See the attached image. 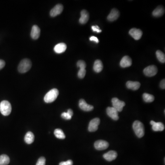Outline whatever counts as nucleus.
<instances>
[{"label": "nucleus", "mask_w": 165, "mask_h": 165, "mask_svg": "<svg viewBox=\"0 0 165 165\" xmlns=\"http://www.w3.org/2000/svg\"><path fill=\"white\" fill-rule=\"evenodd\" d=\"M134 132L139 138L143 137L145 135V128L144 125L139 121H135L133 125Z\"/></svg>", "instance_id": "1"}, {"label": "nucleus", "mask_w": 165, "mask_h": 165, "mask_svg": "<svg viewBox=\"0 0 165 165\" xmlns=\"http://www.w3.org/2000/svg\"><path fill=\"white\" fill-rule=\"evenodd\" d=\"M31 61L29 59H24L18 65V71L20 73H25L31 69Z\"/></svg>", "instance_id": "2"}, {"label": "nucleus", "mask_w": 165, "mask_h": 165, "mask_svg": "<svg viewBox=\"0 0 165 165\" xmlns=\"http://www.w3.org/2000/svg\"><path fill=\"white\" fill-rule=\"evenodd\" d=\"M59 95V91L57 88H53L49 91L44 97V101L49 103L53 102L57 99Z\"/></svg>", "instance_id": "3"}, {"label": "nucleus", "mask_w": 165, "mask_h": 165, "mask_svg": "<svg viewBox=\"0 0 165 165\" xmlns=\"http://www.w3.org/2000/svg\"><path fill=\"white\" fill-rule=\"evenodd\" d=\"M12 111L11 104L7 100H3L0 103V112L1 114L5 116H8Z\"/></svg>", "instance_id": "4"}, {"label": "nucleus", "mask_w": 165, "mask_h": 165, "mask_svg": "<svg viewBox=\"0 0 165 165\" xmlns=\"http://www.w3.org/2000/svg\"><path fill=\"white\" fill-rule=\"evenodd\" d=\"M158 69L154 65H151L145 67L144 70L145 75L148 77H152L156 75L157 73Z\"/></svg>", "instance_id": "5"}, {"label": "nucleus", "mask_w": 165, "mask_h": 165, "mask_svg": "<svg viewBox=\"0 0 165 165\" xmlns=\"http://www.w3.org/2000/svg\"><path fill=\"white\" fill-rule=\"evenodd\" d=\"M112 102L113 107L116 109L118 112H121L123 110V108L125 105V103L124 101L119 100L117 98H112Z\"/></svg>", "instance_id": "6"}, {"label": "nucleus", "mask_w": 165, "mask_h": 165, "mask_svg": "<svg viewBox=\"0 0 165 165\" xmlns=\"http://www.w3.org/2000/svg\"><path fill=\"white\" fill-rule=\"evenodd\" d=\"M100 124V120L98 118H95L91 120L88 125V130L91 132L96 131L98 129V126Z\"/></svg>", "instance_id": "7"}, {"label": "nucleus", "mask_w": 165, "mask_h": 165, "mask_svg": "<svg viewBox=\"0 0 165 165\" xmlns=\"http://www.w3.org/2000/svg\"><path fill=\"white\" fill-rule=\"evenodd\" d=\"M107 113L108 116L114 120L117 121L119 119L118 112L113 107H108L107 108Z\"/></svg>", "instance_id": "8"}, {"label": "nucleus", "mask_w": 165, "mask_h": 165, "mask_svg": "<svg viewBox=\"0 0 165 165\" xmlns=\"http://www.w3.org/2000/svg\"><path fill=\"white\" fill-rule=\"evenodd\" d=\"M94 146L97 150H104L109 147V143L106 141L99 140L95 142Z\"/></svg>", "instance_id": "9"}, {"label": "nucleus", "mask_w": 165, "mask_h": 165, "mask_svg": "<svg viewBox=\"0 0 165 165\" xmlns=\"http://www.w3.org/2000/svg\"><path fill=\"white\" fill-rule=\"evenodd\" d=\"M63 6L62 5L60 4L57 5L51 10L50 13V16L52 17H55V16L61 14L63 11Z\"/></svg>", "instance_id": "10"}, {"label": "nucleus", "mask_w": 165, "mask_h": 165, "mask_svg": "<svg viewBox=\"0 0 165 165\" xmlns=\"http://www.w3.org/2000/svg\"><path fill=\"white\" fill-rule=\"evenodd\" d=\"M79 107L81 110L85 112H90L92 111L94 109L93 106L88 104L84 99H81L79 101Z\"/></svg>", "instance_id": "11"}, {"label": "nucleus", "mask_w": 165, "mask_h": 165, "mask_svg": "<svg viewBox=\"0 0 165 165\" xmlns=\"http://www.w3.org/2000/svg\"><path fill=\"white\" fill-rule=\"evenodd\" d=\"M129 34L135 40H139L142 36L143 32L140 29L133 28L130 29Z\"/></svg>", "instance_id": "12"}, {"label": "nucleus", "mask_w": 165, "mask_h": 165, "mask_svg": "<svg viewBox=\"0 0 165 165\" xmlns=\"http://www.w3.org/2000/svg\"><path fill=\"white\" fill-rule=\"evenodd\" d=\"M120 15L119 12L118 10L113 8L111 10L110 14L107 17V19L109 21L112 22L116 20L119 18Z\"/></svg>", "instance_id": "13"}, {"label": "nucleus", "mask_w": 165, "mask_h": 165, "mask_svg": "<svg viewBox=\"0 0 165 165\" xmlns=\"http://www.w3.org/2000/svg\"><path fill=\"white\" fill-rule=\"evenodd\" d=\"M132 59L129 56H128V55L123 57L120 63L121 67L123 68L129 67L132 65Z\"/></svg>", "instance_id": "14"}, {"label": "nucleus", "mask_w": 165, "mask_h": 165, "mask_svg": "<svg viewBox=\"0 0 165 165\" xmlns=\"http://www.w3.org/2000/svg\"><path fill=\"white\" fill-rule=\"evenodd\" d=\"M117 153L114 150H111L104 154L103 157L105 160L108 161H111L116 159L117 157Z\"/></svg>", "instance_id": "15"}, {"label": "nucleus", "mask_w": 165, "mask_h": 165, "mask_svg": "<svg viewBox=\"0 0 165 165\" xmlns=\"http://www.w3.org/2000/svg\"><path fill=\"white\" fill-rule=\"evenodd\" d=\"M150 124L152 126V128L154 131H162L165 129L164 125L161 122L156 123L154 121H151Z\"/></svg>", "instance_id": "16"}, {"label": "nucleus", "mask_w": 165, "mask_h": 165, "mask_svg": "<svg viewBox=\"0 0 165 165\" xmlns=\"http://www.w3.org/2000/svg\"><path fill=\"white\" fill-rule=\"evenodd\" d=\"M90 15L88 12L85 10H83L81 12V17L79 18V22L81 24H85L88 21Z\"/></svg>", "instance_id": "17"}, {"label": "nucleus", "mask_w": 165, "mask_h": 165, "mask_svg": "<svg viewBox=\"0 0 165 165\" xmlns=\"http://www.w3.org/2000/svg\"><path fill=\"white\" fill-rule=\"evenodd\" d=\"M41 30L37 25L33 26L31 32V37L34 39H37L39 38Z\"/></svg>", "instance_id": "18"}, {"label": "nucleus", "mask_w": 165, "mask_h": 165, "mask_svg": "<svg viewBox=\"0 0 165 165\" xmlns=\"http://www.w3.org/2000/svg\"><path fill=\"white\" fill-rule=\"evenodd\" d=\"M126 86L129 89L136 91L140 88V82H136V81H128L126 83Z\"/></svg>", "instance_id": "19"}, {"label": "nucleus", "mask_w": 165, "mask_h": 165, "mask_svg": "<svg viewBox=\"0 0 165 165\" xmlns=\"http://www.w3.org/2000/svg\"><path fill=\"white\" fill-rule=\"evenodd\" d=\"M67 49V45L64 43H60L55 45L54 50L57 53L60 54L64 52Z\"/></svg>", "instance_id": "20"}, {"label": "nucleus", "mask_w": 165, "mask_h": 165, "mask_svg": "<svg viewBox=\"0 0 165 165\" xmlns=\"http://www.w3.org/2000/svg\"><path fill=\"white\" fill-rule=\"evenodd\" d=\"M165 13V9L163 6H159L154 10L153 15L156 17H160L162 16Z\"/></svg>", "instance_id": "21"}, {"label": "nucleus", "mask_w": 165, "mask_h": 165, "mask_svg": "<svg viewBox=\"0 0 165 165\" xmlns=\"http://www.w3.org/2000/svg\"><path fill=\"white\" fill-rule=\"evenodd\" d=\"M103 68V65L102 62L100 60H96L95 61L93 66V69L96 72H100Z\"/></svg>", "instance_id": "22"}, {"label": "nucleus", "mask_w": 165, "mask_h": 165, "mask_svg": "<svg viewBox=\"0 0 165 165\" xmlns=\"http://www.w3.org/2000/svg\"><path fill=\"white\" fill-rule=\"evenodd\" d=\"M34 136L31 132H28L25 137V141L28 144H31L34 141Z\"/></svg>", "instance_id": "23"}, {"label": "nucleus", "mask_w": 165, "mask_h": 165, "mask_svg": "<svg viewBox=\"0 0 165 165\" xmlns=\"http://www.w3.org/2000/svg\"><path fill=\"white\" fill-rule=\"evenodd\" d=\"M10 158L6 154L0 156V165H7L9 163Z\"/></svg>", "instance_id": "24"}, {"label": "nucleus", "mask_w": 165, "mask_h": 165, "mask_svg": "<svg viewBox=\"0 0 165 165\" xmlns=\"http://www.w3.org/2000/svg\"><path fill=\"white\" fill-rule=\"evenodd\" d=\"M143 98L144 101L147 103L153 102L154 100V96L153 95L148 93H144L143 95Z\"/></svg>", "instance_id": "25"}, {"label": "nucleus", "mask_w": 165, "mask_h": 165, "mask_svg": "<svg viewBox=\"0 0 165 165\" xmlns=\"http://www.w3.org/2000/svg\"><path fill=\"white\" fill-rule=\"evenodd\" d=\"M54 134L57 138L59 139H64L66 137L63 131L61 129H56L54 131Z\"/></svg>", "instance_id": "26"}, {"label": "nucleus", "mask_w": 165, "mask_h": 165, "mask_svg": "<svg viewBox=\"0 0 165 165\" xmlns=\"http://www.w3.org/2000/svg\"><path fill=\"white\" fill-rule=\"evenodd\" d=\"M156 55L158 60H159L161 63H165V55L162 51L160 50L157 51L156 52Z\"/></svg>", "instance_id": "27"}, {"label": "nucleus", "mask_w": 165, "mask_h": 165, "mask_svg": "<svg viewBox=\"0 0 165 165\" xmlns=\"http://www.w3.org/2000/svg\"><path fill=\"white\" fill-rule=\"evenodd\" d=\"M86 71L85 69H80L78 72V77L80 79H83L85 77L86 74Z\"/></svg>", "instance_id": "28"}, {"label": "nucleus", "mask_w": 165, "mask_h": 165, "mask_svg": "<svg viewBox=\"0 0 165 165\" xmlns=\"http://www.w3.org/2000/svg\"><path fill=\"white\" fill-rule=\"evenodd\" d=\"M77 67H79L80 69H85L86 67V64L84 61L83 60H79L77 62Z\"/></svg>", "instance_id": "29"}, {"label": "nucleus", "mask_w": 165, "mask_h": 165, "mask_svg": "<svg viewBox=\"0 0 165 165\" xmlns=\"http://www.w3.org/2000/svg\"><path fill=\"white\" fill-rule=\"evenodd\" d=\"M46 165V159L44 157H41L38 160L36 165Z\"/></svg>", "instance_id": "30"}, {"label": "nucleus", "mask_w": 165, "mask_h": 165, "mask_svg": "<svg viewBox=\"0 0 165 165\" xmlns=\"http://www.w3.org/2000/svg\"><path fill=\"white\" fill-rule=\"evenodd\" d=\"M61 117L62 118L66 120H70L72 117L67 112H64L61 114Z\"/></svg>", "instance_id": "31"}, {"label": "nucleus", "mask_w": 165, "mask_h": 165, "mask_svg": "<svg viewBox=\"0 0 165 165\" xmlns=\"http://www.w3.org/2000/svg\"><path fill=\"white\" fill-rule=\"evenodd\" d=\"M73 162L71 160H68L66 161H62L59 163V165H72Z\"/></svg>", "instance_id": "32"}, {"label": "nucleus", "mask_w": 165, "mask_h": 165, "mask_svg": "<svg viewBox=\"0 0 165 165\" xmlns=\"http://www.w3.org/2000/svg\"><path fill=\"white\" fill-rule=\"evenodd\" d=\"M91 28L94 32H96L97 33H99L101 32V30L100 29V28L98 26H92Z\"/></svg>", "instance_id": "33"}, {"label": "nucleus", "mask_w": 165, "mask_h": 165, "mask_svg": "<svg viewBox=\"0 0 165 165\" xmlns=\"http://www.w3.org/2000/svg\"><path fill=\"white\" fill-rule=\"evenodd\" d=\"M90 40L91 41H93L95 42L98 43H99V40L95 36H91L90 38Z\"/></svg>", "instance_id": "34"}, {"label": "nucleus", "mask_w": 165, "mask_h": 165, "mask_svg": "<svg viewBox=\"0 0 165 165\" xmlns=\"http://www.w3.org/2000/svg\"><path fill=\"white\" fill-rule=\"evenodd\" d=\"M160 87L162 89H165V79L161 80L160 83Z\"/></svg>", "instance_id": "35"}, {"label": "nucleus", "mask_w": 165, "mask_h": 165, "mask_svg": "<svg viewBox=\"0 0 165 165\" xmlns=\"http://www.w3.org/2000/svg\"><path fill=\"white\" fill-rule=\"evenodd\" d=\"M5 66V62L2 60H0V70L3 68Z\"/></svg>", "instance_id": "36"}, {"label": "nucleus", "mask_w": 165, "mask_h": 165, "mask_svg": "<svg viewBox=\"0 0 165 165\" xmlns=\"http://www.w3.org/2000/svg\"><path fill=\"white\" fill-rule=\"evenodd\" d=\"M67 112L69 115L71 116L72 117V115H73V111H72V110H71L70 109H69L67 110Z\"/></svg>", "instance_id": "37"}]
</instances>
